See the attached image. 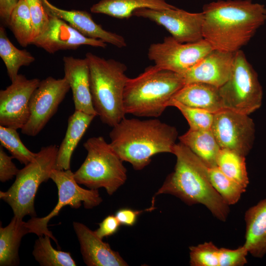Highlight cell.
<instances>
[{"label":"cell","instance_id":"8d00e7d4","mask_svg":"<svg viewBox=\"0 0 266 266\" xmlns=\"http://www.w3.org/2000/svg\"><path fill=\"white\" fill-rule=\"evenodd\" d=\"M120 225L115 215H110L106 216L99 224V228L95 231V232L99 237L102 239L115 233Z\"/></svg>","mask_w":266,"mask_h":266},{"label":"cell","instance_id":"7c38bea8","mask_svg":"<svg viewBox=\"0 0 266 266\" xmlns=\"http://www.w3.org/2000/svg\"><path fill=\"white\" fill-rule=\"evenodd\" d=\"M211 131L221 149L246 156L252 149L255 125L248 115L223 109L214 114Z\"/></svg>","mask_w":266,"mask_h":266},{"label":"cell","instance_id":"d4e9b609","mask_svg":"<svg viewBox=\"0 0 266 266\" xmlns=\"http://www.w3.org/2000/svg\"><path fill=\"white\" fill-rule=\"evenodd\" d=\"M178 138L207 167L216 166L217 156L221 149L212 131L209 130H189Z\"/></svg>","mask_w":266,"mask_h":266},{"label":"cell","instance_id":"836d02e7","mask_svg":"<svg viewBox=\"0 0 266 266\" xmlns=\"http://www.w3.org/2000/svg\"><path fill=\"white\" fill-rule=\"evenodd\" d=\"M25 0L28 5L33 24V40L45 29L49 22L50 16L46 12L42 0Z\"/></svg>","mask_w":266,"mask_h":266},{"label":"cell","instance_id":"f1b7e54d","mask_svg":"<svg viewBox=\"0 0 266 266\" xmlns=\"http://www.w3.org/2000/svg\"><path fill=\"white\" fill-rule=\"evenodd\" d=\"M8 27L17 42L22 47L31 44L33 27L28 5L25 0H20L12 11Z\"/></svg>","mask_w":266,"mask_h":266},{"label":"cell","instance_id":"e575fe53","mask_svg":"<svg viewBox=\"0 0 266 266\" xmlns=\"http://www.w3.org/2000/svg\"><path fill=\"white\" fill-rule=\"evenodd\" d=\"M220 266H242L247 263L248 252L243 245L234 249L220 248Z\"/></svg>","mask_w":266,"mask_h":266},{"label":"cell","instance_id":"4fadbf2b","mask_svg":"<svg viewBox=\"0 0 266 266\" xmlns=\"http://www.w3.org/2000/svg\"><path fill=\"white\" fill-rule=\"evenodd\" d=\"M133 16L149 19L165 28L181 43L194 42L203 39L202 12L191 13L176 7L164 10L141 8Z\"/></svg>","mask_w":266,"mask_h":266},{"label":"cell","instance_id":"ffe728a7","mask_svg":"<svg viewBox=\"0 0 266 266\" xmlns=\"http://www.w3.org/2000/svg\"><path fill=\"white\" fill-rule=\"evenodd\" d=\"M244 220L243 246L253 257L261 258L266 254V198L246 211Z\"/></svg>","mask_w":266,"mask_h":266},{"label":"cell","instance_id":"7a4b0ae2","mask_svg":"<svg viewBox=\"0 0 266 266\" xmlns=\"http://www.w3.org/2000/svg\"><path fill=\"white\" fill-rule=\"evenodd\" d=\"M172 154L176 158L174 171L168 175L155 196L170 194L188 205L202 204L218 220L226 221L229 205L212 186L207 166L181 142L174 145Z\"/></svg>","mask_w":266,"mask_h":266},{"label":"cell","instance_id":"9c48e42d","mask_svg":"<svg viewBox=\"0 0 266 266\" xmlns=\"http://www.w3.org/2000/svg\"><path fill=\"white\" fill-rule=\"evenodd\" d=\"M50 178L56 184L58 190V201L53 209L43 217H32L27 222L30 233L38 236L48 235L58 244V241L50 231L47 225L51 218L58 215L66 206L79 208L83 203L86 209H92L102 201L98 189H85L81 187L74 178L70 169L52 170Z\"/></svg>","mask_w":266,"mask_h":266},{"label":"cell","instance_id":"3957f363","mask_svg":"<svg viewBox=\"0 0 266 266\" xmlns=\"http://www.w3.org/2000/svg\"><path fill=\"white\" fill-rule=\"evenodd\" d=\"M112 148L124 162L140 170L159 153H172L178 137L176 128L158 119L124 118L109 133Z\"/></svg>","mask_w":266,"mask_h":266},{"label":"cell","instance_id":"cb8c5ba5","mask_svg":"<svg viewBox=\"0 0 266 266\" xmlns=\"http://www.w3.org/2000/svg\"><path fill=\"white\" fill-rule=\"evenodd\" d=\"M30 233L23 218L13 216L5 227H0V266L19 264L18 250L22 237Z\"/></svg>","mask_w":266,"mask_h":266},{"label":"cell","instance_id":"8992f818","mask_svg":"<svg viewBox=\"0 0 266 266\" xmlns=\"http://www.w3.org/2000/svg\"><path fill=\"white\" fill-rule=\"evenodd\" d=\"M83 146L87 155L74 172L75 180L91 189L104 188L108 195H113L127 179L123 161L102 136L88 138Z\"/></svg>","mask_w":266,"mask_h":266},{"label":"cell","instance_id":"6da1fadb","mask_svg":"<svg viewBox=\"0 0 266 266\" xmlns=\"http://www.w3.org/2000/svg\"><path fill=\"white\" fill-rule=\"evenodd\" d=\"M203 37L214 49L234 53L266 22L265 5L251 0H219L205 4Z\"/></svg>","mask_w":266,"mask_h":266},{"label":"cell","instance_id":"d590c367","mask_svg":"<svg viewBox=\"0 0 266 266\" xmlns=\"http://www.w3.org/2000/svg\"><path fill=\"white\" fill-rule=\"evenodd\" d=\"M13 157L8 156L3 150L2 147H0V181L2 182L7 181L16 176L19 169L13 163Z\"/></svg>","mask_w":266,"mask_h":266},{"label":"cell","instance_id":"4316f807","mask_svg":"<svg viewBox=\"0 0 266 266\" xmlns=\"http://www.w3.org/2000/svg\"><path fill=\"white\" fill-rule=\"evenodd\" d=\"M51 237L47 235L38 236L32 252L35 260L41 266H76L69 252L54 249Z\"/></svg>","mask_w":266,"mask_h":266},{"label":"cell","instance_id":"9a60e30c","mask_svg":"<svg viewBox=\"0 0 266 266\" xmlns=\"http://www.w3.org/2000/svg\"><path fill=\"white\" fill-rule=\"evenodd\" d=\"M49 16L47 26L32 40L31 44L42 48L50 54L60 50H76L82 45L103 48L107 46V43L101 40L83 35L65 20Z\"/></svg>","mask_w":266,"mask_h":266},{"label":"cell","instance_id":"74e56055","mask_svg":"<svg viewBox=\"0 0 266 266\" xmlns=\"http://www.w3.org/2000/svg\"><path fill=\"white\" fill-rule=\"evenodd\" d=\"M153 205L144 210H135L131 208H124L118 210L115 213V216L121 225L133 226L136 222L138 216L143 211L152 210Z\"/></svg>","mask_w":266,"mask_h":266},{"label":"cell","instance_id":"603a6c76","mask_svg":"<svg viewBox=\"0 0 266 266\" xmlns=\"http://www.w3.org/2000/svg\"><path fill=\"white\" fill-rule=\"evenodd\" d=\"M176 7L166 0H101L90 8L91 12L103 14L118 19H129L141 8L164 10Z\"/></svg>","mask_w":266,"mask_h":266},{"label":"cell","instance_id":"ac0fdd59","mask_svg":"<svg viewBox=\"0 0 266 266\" xmlns=\"http://www.w3.org/2000/svg\"><path fill=\"white\" fill-rule=\"evenodd\" d=\"M47 13L62 19L83 35L93 39H100L118 48L127 46L125 39L122 35L108 31L96 23L91 14L86 11L67 10L59 8L48 0H42Z\"/></svg>","mask_w":266,"mask_h":266},{"label":"cell","instance_id":"484cf974","mask_svg":"<svg viewBox=\"0 0 266 266\" xmlns=\"http://www.w3.org/2000/svg\"><path fill=\"white\" fill-rule=\"evenodd\" d=\"M0 57L5 64L11 81L19 74L21 66H28L35 61L34 57L29 52L20 50L12 44L3 26L0 27Z\"/></svg>","mask_w":266,"mask_h":266},{"label":"cell","instance_id":"e0dca14e","mask_svg":"<svg viewBox=\"0 0 266 266\" xmlns=\"http://www.w3.org/2000/svg\"><path fill=\"white\" fill-rule=\"evenodd\" d=\"M73 227L79 241L83 261L88 266H127L128 263L120 254L111 249L84 224L73 222Z\"/></svg>","mask_w":266,"mask_h":266},{"label":"cell","instance_id":"f546056e","mask_svg":"<svg viewBox=\"0 0 266 266\" xmlns=\"http://www.w3.org/2000/svg\"><path fill=\"white\" fill-rule=\"evenodd\" d=\"M209 180L225 202L230 205L236 203L246 189L224 174L217 166H207Z\"/></svg>","mask_w":266,"mask_h":266},{"label":"cell","instance_id":"7402d4cb","mask_svg":"<svg viewBox=\"0 0 266 266\" xmlns=\"http://www.w3.org/2000/svg\"><path fill=\"white\" fill-rule=\"evenodd\" d=\"M96 116L75 110L69 117L65 136L58 147L56 169H70L72 155Z\"/></svg>","mask_w":266,"mask_h":266},{"label":"cell","instance_id":"8fae6325","mask_svg":"<svg viewBox=\"0 0 266 266\" xmlns=\"http://www.w3.org/2000/svg\"><path fill=\"white\" fill-rule=\"evenodd\" d=\"M70 89L64 77L56 79L48 76L40 81L31 98L30 117L21 129V133L30 136L37 135L57 111Z\"/></svg>","mask_w":266,"mask_h":266},{"label":"cell","instance_id":"277c9868","mask_svg":"<svg viewBox=\"0 0 266 266\" xmlns=\"http://www.w3.org/2000/svg\"><path fill=\"white\" fill-rule=\"evenodd\" d=\"M185 85L180 74L154 65L134 78H128L124 93L125 112L138 117H158Z\"/></svg>","mask_w":266,"mask_h":266},{"label":"cell","instance_id":"ba28073f","mask_svg":"<svg viewBox=\"0 0 266 266\" xmlns=\"http://www.w3.org/2000/svg\"><path fill=\"white\" fill-rule=\"evenodd\" d=\"M219 92L224 109L249 115L259 109L263 92L258 75L244 53H234L233 63L228 80Z\"/></svg>","mask_w":266,"mask_h":266},{"label":"cell","instance_id":"5bb4252c","mask_svg":"<svg viewBox=\"0 0 266 266\" xmlns=\"http://www.w3.org/2000/svg\"><path fill=\"white\" fill-rule=\"evenodd\" d=\"M40 80L18 74L11 84L0 91V125L21 129L30 115V100Z\"/></svg>","mask_w":266,"mask_h":266},{"label":"cell","instance_id":"30bf717a","mask_svg":"<svg viewBox=\"0 0 266 266\" xmlns=\"http://www.w3.org/2000/svg\"><path fill=\"white\" fill-rule=\"evenodd\" d=\"M213 48L204 39L190 43H181L171 36L159 43L151 44L148 59L158 67L180 74L197 64Z\"/></svg>","mask_w":266,"mask_h":266},{"label":"cell","instance_id":"52a82bcc","mask_svg":"<svg viewBox=\"0 0 266 266\" xmlns=\"http://www.w3.org/2000/svg\"><path fill=\"white\" fill-rule=\"evenodd\" d=\"M58 147L56 145L42 147L33 161L19 169L14 182L0 198L8 204L14 216H36L34 202L40 185L50 178L56 168Z\"/></svg>","mask_w":266,"mask_h":266},{"label":"cell","instance_id":"4dcf8cb0","mask_svg":"<svg viewBox=\"0 0 266 266\" xmlns=\"http://www.w3.org/2000/svg\"><path fill=\"white\" fill-rule=\"evenodd\" d=\"M17 130L0 126L1 146L6 148L13 158L26 165L34 160L37 153L32 152L23 144Z\"/></svg>","mask_w":266,"mask_h":266},{"label":"cell","instance_id":"1f68e13d","mask_svg":"<svg viewBox=\"0 0 266 266\" xmlns=\"http://www.w3.org/2000/svg\"><path fill=\"white\" fill-rule=\"evenodd\" d=\"M168 106L177 108L187 120L191 129L209 130L211 129L214 114L207 111L190 107L171 99Z\"/></svg>","mask_w":266,"mask_h":266},{"label":"cell","instance_id":"2e32d148","mask_svg":"<svg viewBox=\"0 0 266 266\" xmlns=\"http://www.w3.org/2000/svg\"><path fill=\"white\" fill-rule=\"evenodd\" d=\"M234 53L213 49L193 67L180 74L185 85L202 83L220 87L230 76Z\"/></svg>","mask_w":266,"mask_h":266},{"label":"cell","instance_id":"83f0119b","mask_svg":"<svg viewBox=\"0 0 266 266\" xmlns=\"http://www.w3.org/2000/svg\"><path fill=\"white\" fill-rule=\"evenodd\" d=\"M217 166L227 176L246 188L249 180L245 156L228 149H220L216 160Z\"/></svg>","mask_w":266,"mask_h":266},{"label":"cell","instance_id":"5b68a950","mask_svg":"<svg viewBox=\"0 0 266 266\" xmlns=\"http://www.w3.org/2000/svg\"><path fill=\"white\" fill-rule=\"evenodd\" d=\"M90 69L92 102L101 121L113 127L125 117L123 98L129 77L126 66L91 52L85 55Z\"/></svg>","mask_w":266,"mask_h":266},{"label":"cell","instance_id":"44dd1931","mask_svg":"<svg viewBox=\"0 0 266 266\" xmlns=\"http://www.w3.org/2000/svg\"><path fill=\"white\" fill-rule=\"evenodd\" d=\"M172 99L185 105L213 114L224 109L219 88L205 83L185 84Z\"/></svg>","mask_w":266,"mask_h":266},{"label":"cell","instance_id":"d6986e66","mask_svg":"<svg viewBox=\"0 0 266 266\" xmlns=\"http://www.w3.org/2000/svg\"><path fill=\"white\" fill-rule=\"evenodd\" d=\"M64 77L72 91L75 110L97 116L93 106L88 61L72 56H64Z\"/></svg>","mask_w":266,"mask_h":266},{"label":"cell","instance_id":"f35d334b","mask_svg":"<svg viewBox=\"0 0 266 266\" xmlns=\"http://www.w3.org/2000/svg\"><path fill=\"white\" fill-rule=\"evenodd\" d=\"M19 0H0V17L6 26H8L11 13Z\"/></svg>","mask_w":266,"mask_h":266},{"label":"cell","instance_id":"d6a6232c","mask_svg":"<svg viewBox=\"0 0 266 266\" xmlns=\"http://www.w3.org/2000/svg\"><path fill=\"white\" fill-rule=\"evenodd\" d=\"M191 266H220V248L212 242H205L189 247Z\"/></svg>","mask_w":266,"mask_h":266}]
</instances>
